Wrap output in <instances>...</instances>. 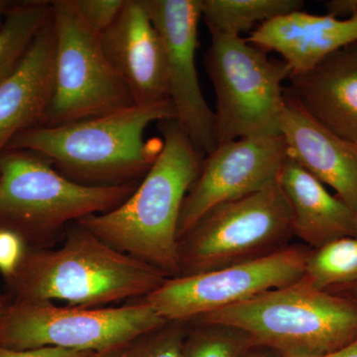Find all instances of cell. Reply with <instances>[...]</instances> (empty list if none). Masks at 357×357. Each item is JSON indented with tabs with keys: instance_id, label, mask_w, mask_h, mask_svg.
I'll return each instance as SVG.
<instances>
[{
	"instance_id": "obj_1",
	"label": "cell",
	"mask_w": 357,
	"mask_h": 357,
	"mask_svg": "<svg viewBox=\"0 0 357 357\" xmlns=\"http://www.w3.org/2000/svg\"><path fill=\"white\" fill-rule=\"evenodd\" d=\"M176 119L171 100L133 105L112 114L59 126L26 129L6 149H24L46 157L66 178L88 187L140 182L163 148L160 138L146 140L153 122Z\"/></svg>"
},
{
	"instance_id": "obj_2",
	"label": "cell",
	"mask_w": 357,
	"mask_h": 357,
	"mask_svg": "<svg viewBox=\"0 0 357 357\" xmlns=\"http://www.w3.org/2000/svg\"><path fill=\"white\" fill-rule=\"evenodd\" d=\"M158 123L163 148L133 194L114 210L77 223L167 277H177L178 218L204 157L176 119Z\"/></svg>"
},
{
	"instance_id": "obj_3",
	"label": "cell",
	"mask_w": 357,
	"mask_h": 357,
	"mask_svg": "<svg viewBox=\"0 0 357 357\" xmlns=\"http://www.w3.org/2000/svg\"><path fill=\"white\" fill-rule=\"evenodd\" d=\"M159 269L117 250L73 223L57 248H26L6 279L9 300L63 301L70 306L102 307L139 300L166 280Z\"/></svg>"
},
{
	"instance_id": "obj_4",
	"label": "cell",
	"mask_w": 357,
	"mask_h": 357,
	"mask_svg": "<svg viewBox=\"0 0 357 357\" xmlns=\"http://www.w3.org/2000/svg\"><path fill=\"white\" fill-rule=\"evenodd\" d=\"M140 182L88 187L59 173L46 157L24 149L0 153V229L29 248H48L73 223L114 210Z\"/></svg>"
},
{
	"instance_id": "obj_5",
	"label": "cell",
	"mask_w": 357,
	"mask_h": 357,
	"mask_svg": "<svg viewBox=\"0 0 357 357\" xmlns=\"http://www.w3.org/2000/svg\"><path fill=\"white\" fill-rule=\"evenodd\" d=\"M195 319L236 326L284 357L330 356L357 338L356 303L302 280Z\"/></svg>"
},
{
	"instance_id": "obj_6",
	"label": "cell",
	"mask_w": 357,
	"mask_h": 357,
	"mask_svg": "<svg viewBox=\"0 0 357 357\" xmlns=\"http://www.w3.org/2000/svg\"><path fill=\"white\" fill-rule=\"evenodd\" d=\"M211 35L204 66L217 96L218 144L281 136L285 107L282 83L292 74L291 68L241 36Z\"/></svg>"
},
{
	"instance_id": "obj_7",
	"label": "cell",
	"mask_w": 357,
	"mask_h": 357,
	"mask_svg": "<svg viewBox=\"0 0 357 357\" xmlns=\"http://www.w3.org/2000/svg\"><path fill=\"white\" fill-rule=\"evenodd\" d=\"M292 213L278 181L218 204L178 241V276L252 261L289 246Z\"/></svg>"
},
{
	"instance_id": "obj_8",
	"label": "cell",
	"mask_w": 357,
	"mask_h": 357,
	"mask_svg": "<svg viewBox=\"0 0 357 357\" xmlns=\"http://www.w3.org/2000/svg\"><path fill=\"white\" fill-rule=\"evenodd\" d=\"M165 323L141 300L121 307H102L9 300L0 317V347L17 351L42 347L116 351Z\"/></svg>"
},
{
	"instance_id": "obj_9",
	"label": "cell",
	"mask_w": 357,
	"mask_h": 357,
	"mask_svg": "<svg viewBox=\"0 0 357 357\" xmlns=\"http://www.w3.org/2000/svg\"><path fill=\"white\" fill-rule=\"evenodd\" d=\"M55 84L40 126L86 121L133 107L130 91L110 63L100 33L84 20L75 0H55Z\"/></svg>"
},
{
	"instance_id": "obj_10",
	"label": "cell",
	"mask_w": 357,
	"mask_h": 357,
	"mask_svg": "<svg viewBox=\"0 0 357 357\" xmlns=\"http://www.w3.org/2000/svg\"><path fill=\"white\" fill-rule=\"evenodd\" d=\"M309 248L289 245L273 255L204 273L169 277L139 299L166 321H191L297 283L304 276Z\"/></svg>"
},
{
	"instance_id": "obj_11",
	"label": "cell",
	"mask_w": 357,
	"mask_h": 357,
	"mask_svg": "<svg viewBox=\"0 0 357 357\" xmlns=\"http://www.w3.org/2000/svg\"><path fill=\"white\" fill-rule=\"evenodd\" d=\"M152 22L165 47L169 98L176 121L192 144L206 157L217 148L215 112L202 93L195 54L202 0H144Z\"/></svg>"
},
{
	"instance_id": "obj_12",
	"label": "cell",
	"mask_w": 357,
	"mask_h": 357,
	"mask_svg": "<svg viewBox=\"0 0 357 357\" xmlns=\"http://www.w3.org/2000/svg\"><path fill=\"white\" fill-rule=\"evenodd\" d=\"M283 136L244 137L220 143L204 157L183 203L178 241L211 208L265 189L278 181L288 159Z\"/></svg>"
},
{
	"instance_id": "obj_13",
	"label": "cell",
	"mask_w": 357,
	"mask_h": 357,
	"mask_svg": "<svg viewBox=\"0 0 357 357\" xmlns=\"http://www.w3.org/2000/svg\"><path fill=\"white\" fill-rule=\"evenodd\" d=\"M100 37L135 105L170 100L165 47L144 0H126L116 20Z\"/></svg>"
},
{
	"instance_id": "obj_14",
	"label": "cell",
	"mask_w": 357,
	"mask_h": 357,
	"mask_svg": "<svg viewBox=\"0 0 357 357\" xmlns=\"http://www.w3.org/2000/svg\"><path fill=\"white\" fill-rule=\"evenodd\" d=\"M284 95L282 136L289 157L333 188L335 196L357 213V142L331 132Z\"/></svg>"
},
{
	"instance_id": "obj_15",
	"label": "cell",
	"mask_w": 357,
	"mask_h": 357,
	"mask_svg": "<svg viewBox=\"0 0 357 357\" xmlns=\"http://www.w3.org/2000/svg\"><path fill=\"white\" fill-rule=\"evenodd\" d=\"M288 79L285 93L314 121L335 135L357 142V42Z\"/></svg>"
},
{
	"instance_id": "obj_16",
	"label": "cell",
	"mask_w": 357,
	"mask_h": 357,
	"mask_svg": "<svg viewBox=\"0 0 357 357\" xmlns=\"http://www.w3.org/2000/svg\"><path fill=\"white\" fill-rule=\"evenodd\" d=\"M55 54L51 14L20 64L0 84V153L16 134L41 126L53 98Z\"/></svg>"
},
{
	"instance_id": "obj_17",
	"label": "cell",
	"mask_w": 357,
	"mask_h": 357,
	"mask_svg": "<svg viewBox=\"0 0 357 357\" xmlns=\"http://www.w3.org/2000/svg\"><path fill=\"white\" fill-rule=\"evenodd\" d=\"M246 40L262 50L280 54L292 74H300L357 42V11L347 20L295 11L258 26Z\"/></svg>"
},
{
	"instance_id": "obj_18",
	"label": "cell",
	"mask_w": 357,
	"mask_h": 357,
	"mask_svg": "<svg viewBox=\"0 0 357 357\" xmlns=\"http://www.w3.org/2000/svg\"><path fill=\"white\" fill-rule=\"evenodd\" d=\"M278 184L292 213L294 236L311 248L356 236L357 213L290 157L282 167Z\"/></svg>"
},
{
	"instance_id": "obj_19",
	"label": "cell",
	"mask_w": 357,
	"mask_h": 357,
	"mask_svg": "<svg viewBox=\"0 0 357 357\" xmlns=\"http://www.w3.org/2000/svg\"><path fill=\"white\" fill-rule=\"evenodd\" d=\"M301 0H202V18L211 34L241 36L279 16L301 10Z\"/></svg>"
},
{
	"instance_id": "obj_20",
	"label": "cell",
	"mask_w": 357,
	"mask_h": 357,
	"mask_svg": "<svg viewBox=\"0 0 357 357\" xmlns=\"http://www.w3.org/2000/svg\"><path fill=\"white\" fill-rule=\"evenodd\" d=\"M52 14L51 1H15L0 30V84L20 64Z\"/></svg>"
},
{
	"instance_id": "obj_21",
	"label": "cell",
	"mask_w": 357,
	"mask_h": 357,
	"mask_svg": "<svg viewBox=\"0 0 357 357\" xmlns=\"http://www.w3.org/2000/svg\"><path fill=\"white\" fill-rule=\"evenodd\" d=\"M301 280L319 291H330L357 282L356 237H342L310 249Z\"/></svg>"
},
{
	"instance_id": "obj_22",
	"label": "cell",
	"mask_w": 357,
	"mask_h": 357,
	"mask_svg": "<svg viewBox=\"0 0 357 357\" xmlns=\"http://www.w3.org/2000/svg\"><path fill=\"white\" fill-rule=\"evenodd\" d=\"M252 345L241 328L192 319L188 321L182 357H241Z\"/></svg>"
},
{
	"instance_id": "obj_23",
	"label": "cell",
	"mask_w": 357,
	"mask_h": 357,
	"mask_svg": "<svg viewBox=\"0 0 357 357\" xmlns=\"http://www.w3.org/2000/svg\"><path fill=\"white\" fill-rule=\"evenodd\" d=\"M188 323L166 321L124 347V357H182Z\"/></svg>"
},
{
	"instance_id": "obj_24",
	"label": "cell",
	"mask_w": 357,
	"mask_h": 357,
	"mask_svg": "<svg viewBox=\"0 0 357 357\" xmlns=\"http://www.w3.org/2000/svg\"><path fill=\"white\" fill-rule=\"evenodd\" d=\"M79 13L95 31L102 34L121 13L126 0H75Z\"/></svg>"
},
{
	"instance_id": "obj_25",
	"label": "cell",
	"mask_w": 357,
	"mask_h": 357,
	"mask_svg": "<svg viewBox=\"0 0 357 357\" xmlns=\"http://www.w3.org/2000/svg\"><path fill=\"white\" fill-rule=\"evenodd\" d=\"M26 248L24 241L17 234L0 229V273L4 280L15 273L22 261Z\"/></svg>"
},
{
	"instance_id": "obj_26",
	"label": "cell",
	"mask_w": 357,
	"mask_h": 357,
	"mask_svg": "<svg viewBox=\"0 0 357 357\" xmlns=\"http://www.w3.org/2000/svg\"><path fill=\"white\" fill-rule=\"evenodd\" d=\"M91 354V351H74L57 347H42L24 351L0 347V357H88Z\"/></svg>"
},
{
	"instance_id": "obj_27",
	"label": "cell",
	"mask_w": 357,
	"mask_h": 357,
	"mask_svg": "<svg viewBox=\"0 0 357 357\" xmlns=\"http://www.w3.org/2000/svg\"><path fill=\"white\" fill-rule=\"evenodd\" d=\"M241 357H284L278 352L261 345L253 344Z\"/></svg>"
},
{
	"instance_id": "obj_28",
	"label": "cell",
	"mask_w": 357,
	"mask_h": 357,
	"mask_svg": "<svg viewBox=\"0 0 357 357\" xmlns=\"http://www.w3.org/2000/svg\"><path fill=\"white\" fill-rule=\"evenodd\" d=\"M328 292L337 294V295L342 296V297L352 301V302L356 303L357 305V282L349 284V285L332 289V290L328 291Z\"/></svg>"
},
{
	"instance_id": "obj_29",
	"label": "cell",
	"mask_w": 357,
	"mask_h": 357,
	"mask_svg": "<svg viewBox=\"0 0 357 357\" xmlns=\"http://www.w3.org/2000/svg\"><path fill=\"white\" fill-rule=\"evenodd\" d=\"M328 357H357V338L351 344H347L344 349H340L335 354L326 356Z\"/></svg>"
},
{
	"instance_id": "obj_30",
	"label": "cell",
	"mask_w": 357,
	"mask_h": 357,
	"mask_svg": "<svg viewBox=\"0 0 357 357\" xmlns=\"http://www.w3.org/2000/svg\"><path fill=\"white\" fill-rule=\"evenodd\" d=\"M14 2L10 0H0V30H1L2 26L4 24V21L11 7L13 6Z\"/></svg>"
},
{
	"instance_id": "obj_31",
	"label": "cell",
	"mask_w": 357,
	"mask_h": 357,
	"mask_svg": "<svg viewBox=\"0 0 357 357\" xmlns=\"http://www.w3.org/2000/svg\"><path fill=\"white\" fill-rule=\"evenodd\" d=\"M123 349H116V351L91 352L88 357H124Z\"/></svg>"
},
{
	"instance_id": "obj_32",
	"label": "cell",
	"mask_w": 357,
	"mask_h": 357,
	"mask_svg": "<svg viewBox=\"0 0 357 357\" xmlns=\"http://www.w3.org/2000/svg\"><path fill=\"white\" fill-rule=\"evenodd\" d=\"M8 296L6 295V294L2 292L1 289H0V317H1L2 312H3L4 309H6V305L8 304Z\"/></svg>"
},
{
	"instance_id": "obj_33",
	"label": "cell",
	"mask_w": 357,
	"mask_h": 357,
	"mask_svg": "<svg viewBox=\"0 0 357 357\" xmlns=\"http://www.w3.org/2000/svg\"><path fill=\"white\" fill-rule=\"evenodd\" d=\"M354 237H356L357 238V217H356V236Z\"/></svg>"
},
{
	"instance_id": "obj_34",
	"label": "cell",
	"mask_w": 357,
	"mask_h": 357,
	"mask_svg": "<svg viewBox=\"0 0 357 357\" xmlns=\"http://www.w3.org/2000/svg\"><path fill=\"white\" fill-rule=\"evenodd\" d=\"M356 6H357V0H356Z\"/></svg>"
},
{
	"instance_id": "obj_35",
	"label": "cell",
	"mask_w": 357,
	"mask_h": 357,
	"mask_svg": "<svg viewBox=\"0 0 357 357\" xmlns=\"http://www.w3.org/2000/svg\"><path fill=\"white\" fill-rule=\"evenodd\" d=\"M321 357H328V356H321Z\"/></svg>"
}]
</instances>
